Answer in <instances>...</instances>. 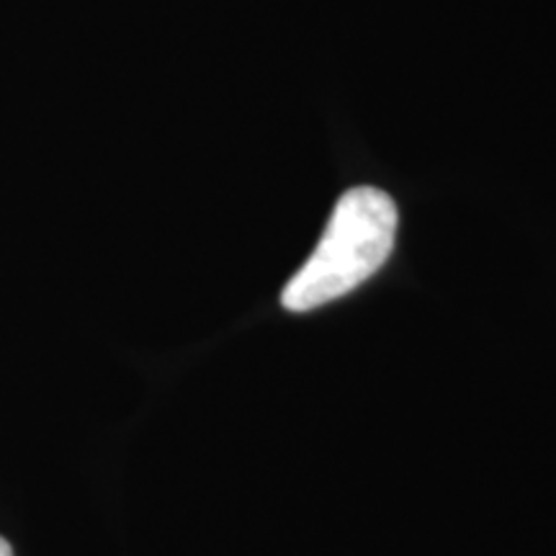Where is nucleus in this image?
<instances>
[{"mask_svg":"<svg viewBox=\"0 0 556 556\" xmlns=\"http://www.w3.org/2000/svg\"><path fill=\"white\" fill-rule=\"evenodd\" d=\"M397 206L374 186L345 191L323 238L281 291L289 312H309L356 291L384 266L397 238Z\"/></svg>","mask_w":556,"mask_h":556,"instance_id":"nucleus-1","label":"nucleus"},{"mask_svg":"<svg viewBox=\"0 0 556 556\" xmlns=\"http://www.w3.org/2000/svg\"><path fill=\"white\" fill-rule=\"evenodd\" d=\"M0 556H13L11 552V544L5 539H0Z\"/></svg>","mask_w":556,"mask_h":556,"instance_id":"nucleus-2","label":"nucleus"}]
</instances>
